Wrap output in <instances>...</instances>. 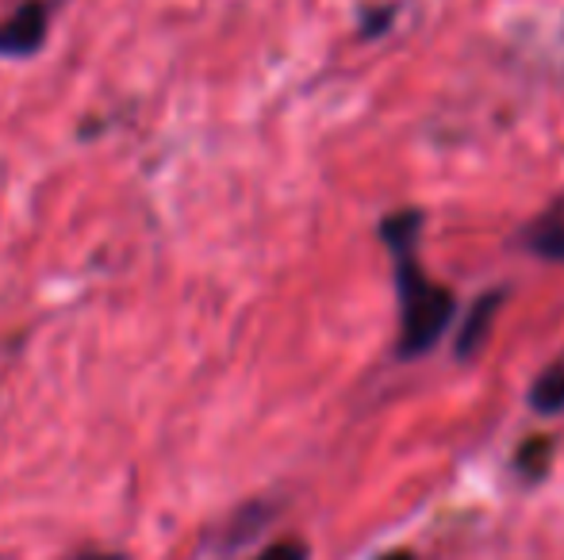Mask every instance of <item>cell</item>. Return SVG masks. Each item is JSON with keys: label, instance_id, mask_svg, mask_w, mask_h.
Here are the masks:
<instances>
[{"label": "cell", "instance_id": "1", "mask_svg": "<svg viewBox=\"0 0 564 560\" xmlns=\"http://www.w3.org/2000/svg\"><path fill=\"white\" fill-rule=\"evenodd\" d=\"M419 211H395L380 227V239L388 242L395 257V292H400V358H423L438 345L457 315V299L449 288L426 281L423 265L415 257Z\"/></svg>", "mask_w": 564, "mask_h": 560}, {"label": "cell", "instance_id": "2", "mask_svg": "<svg viewBox=\"0 0 564 560\" xmlns=\"http://www.w3.org/2000/svg\"><path fill=\"white\" fill-rule=\"evenodd\" d=\"M51 31V8L43 0H28L8 20H0V58H31L43 51Z\"/></svg>", "mask_w": 564, "mask_h": 560}, {"label": "cell", "instance_id": "3", "mask_svg": "<svg viewBox=\"0 0 564 560\" xmlns=\"http://www.w3.org/2000/svg\"><path fill=\"white\" fill-rule=\"evenodd\" d=\"M499 304H503V292H488V296H480L473 307H468V319H465V327H460V334H457V358H473V353L488 342Z\"/></svg>", "mask_w": 564, "mask_h": 560}, {"label": "cell", "instance_id": "4", "mask_svg": "<svg viewBox=\"0 0 564 560\" xmlns=\"http://www.w3.org/2000/svg\"><path fill=\"white\" fill-rule=\"evenodd\" d=\"M530 404L538 415H557L564 411V369H545L530 388Z\"/></svg>", "mask_w": 564, "mask_h": 560}, {"label": "cell", "instance_id": "5", "mask_svg": "<svg viewBox=\"0 0 564 560\" xmlns=\"http://www.w3.org/2000/svg\"><path fill=\"white\" fill-rule=\"evenodd\" d=\"M530 250L538 257H550V262H564V219H545L534 231L527 234Z\"/></svg>", "mask_w": 564, "mask_h": 560}, {"label": "cell", "instance_id": "6", "mask_svg": "<svg viewBox=\"0 0 564 560\" xmlns=\"http://www.w3.org/2000/svg\"><path fill=\"white\" fill-rule=\"evenodd\" d=\"M550 457H553V441L550 438H530L527 446L519 449V472H527V476H542L545 472V464H550Z\"/></svg>", "mask_w": 564, "mask_h": 560}, {"label": "cell", "instance_id": "7", "mask_svg": "<svg viewBox=\"0 0 564 560\" xmlns=\"http://www.w3.org/2000/svg\"><path fill=\"white\" fill-rule=\"evenodd\" d=\"M253 560H307V546L304 541H276L265 553H258Z\"/></svg>", "mask_w": 564, "mask_h": 560}, {"label": "cell", "instance_id": "8", "mask_svg": "<svg viewBox=\"0 0 564 560\" xmlns=\"http://www.w3.org/2000/svg\"><path fill=\"white\" fill-rule=\"evenodd\" d=\"M74 560H123L119 553H85V557H74Z\"/></svg>", "mask_w": 564, "mask_h": 560}, {"label": "cell", "instance_id": "9", "mask_svg": "<svg viewBox=\"0 0 564 560\" xmlns=\"http://www.w3.org/2000/svg\"><path fill=\"white\" fill-rule=\"evenodd\" d=\"M380 560H415V553H408V549H395V553H384Z\"/></svg>", "mask_w": 564, "mask_h": 560}]
</instances>
